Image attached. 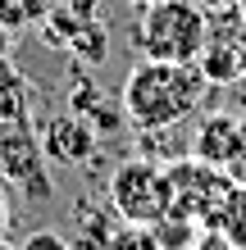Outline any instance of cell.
Instances as JSON below:
<instances>
[{
    "instance_id": "1",
    "label": "cell",
    "mask_w": 246,
    "mask_h": 250,
    "mask_svg": "<svg viewBox=\"0 0 246 250\" xmlns=\"http://www.w3.org/2000/svg\"><path fill=\"white\" fill-rule=\"evenodd\" d=\"M210 82L201 64H164V60H141L123 82V114L137 132H169L182 119H192L205 100Z\"/></svg>"
},
{
    "instance_id": "2",
    "label": "cell",
    "mask_w": 246,
    "mask_h": 250,
    "mask_svg": "<svg viewBox=\"0 0 246 250\" xmlns=\"http://www.w3.org/2000/svg\"><path fill=\"white\" fill-rule=\"evenodd\" d=\"M205 41H210V14L196 0H155L141 9V23H137L141 60L196 64Z\"/></svg>"
},
{
    "instance_id": "3",
    "label": "cell",
    "mask_w": 246,
    "mask_h": 250,
    "mask_svg": "<svg viewBox=\"0 0 246 250\" xmlns=\"http://www.w3.org/2000/svg\"><path fill=\"white\" fill-rule=\"evenodd\" d=\"M164 173H169V209L192 218L201 232H214V223H219V214H224V205H228L237 182L224 168H214V164H205L196 155L169 159Z\"/></svg>"
},
{
    "instance_id": "4",
    "label": "cell",
    "mask_w": 246,
    "mask_h": 250,
    "mask_svg": "<svg viewBox=\"0 0 246 250\" xmlns=\"http://www.w3.org/2000/svg\"><path fill=\"white\" fill-rule=\"evenodd\" d=\"M110 205L119 214V223L151 228L160 214H169V173H164V164L151 159V155L123 159L110 178Z\"/></svg>"
},
{
    "instance_id": "5",
    "label": "cell",
    "mask_w": 246,
    "mask_h": 250,
    "mask_svg": "<svg viewBox=\"0 0 246 250\" xmlns=\"http://www.w3.org/2000/svg\"><path fill=\"white\" fill-rule=\"evenodd\" d=\"M50 159L41 150V137H32L27 127L0 132V178L9 187H19L27 200H50L55 182H50Z\"/></svg>"
},
{
    "instance_id": "6",
    "label": "cell",
    "mask_w": 246,
    "mask_h": 250,
    "mask_svg": "<svg viewBox=\"0 0 246 250\" xmlns=\"http://www.w3.org/2000/svg\"><path fill=\"white\" fill-rule=\"evenodd\" d=\"M96 137L100 132L73 109L41 123V150H46L50 164H87V159L96 155Z\"/></svg>"
},
{
    "instance_id": "7",
    "label": "cell",
    "mask_w": 246,
    "mask_h": 250,
    "mask_svg": "<svg viewBox=\"0 0 246 250\" xmlns=\"http://www.w3.org/2000/svg\"><path fill=\"white\" fill-rule=\"evenodd\" d=\"M237 146H242V114H233V109H214V114H205V119L196 123L187 155H196V159H205V164H214V168L228 173V164H233V155H237Z\"/></svg>"
},
{
    "instance_id": "8",
    "label": "cell",
    "mask_w": 246,
    "mask_h": 250,
    "mask_svg": "<svg viewBox=\"0 0 246 250\" xmlns=\"http://www.w3.org/2000/svg\"><path fill=\"white\" fill-rule=\"evenodd\" d=\"M68 55H73L78 64H87V68L105 64V55H110V27L100 19H87L73 32V41H68Z\"/></svg>"
},
{
    "instance_id": "9",
    "label": "cell",
    "mask_w": 246,
    "mask_h": 250,
    "mask_svg": "<svg viewBox=\"0 0 246 250\" xmlns=\"http://www.w3.org/2000/svg\"><path fill=\"white\" fill-rule=\"evenodd\" d=\"M151 237L160 241V250H196V241H201V228L192 223V218H182V214H160L151 223Z\"/></svg>"
},
{
    "instance_id": "10",
    "label": "cell",
    "mask_w": 246,
    "mask_h": 250,
    "mask_svg": "<svg viewBox=\"0 0 246 250\" xmlns=\"http://www.w3.org/2000/svg\"><path fill=\"white\" fill-rule=\"evenodd\" d=\"M214 232H224L228 246L246 250V187H233V196H228V205H224V214H219V223H214Z\"/></svg>"
},
{
    "instance_id": "11",
    "label": "cell",
    "mask_w": 246,
    "mask_h": 250,
    "mask_svg": "<svg viewBox=\"0 0 246 250\" xmlns=\"http://www.w3.org/2000/svg\"><path fill=\"white\" fill-rule=\"evenodd\" d=\"M46 9H50V0H0V27L14 32V27H23V23H32V19L41 23Z\"/></svg>"
},
{
    "instance_id": "12",
    "label": "cell",
    "mask_w": 246,
    "mask_h": 250,
    "mask_svg": "<svg viewBox=\"0 0 246 250\" xmlns=\"http://www.w3.org/2000/svg\"><path fill=\"white\" fill-rule=\"evenodd\" d=\"M105 250H160V241H155L151 228H141V223H119L110 232Z\"/></svg>"
},
{
    "instance_id": "13",
    "label": "cell",
    "mask_w": 246,
    "mask_h": 250,
    "mask_svg": "<svg viewBox=\"0 0 246 250\" xmlns=\"http://www.w3.org/2000/svg\"><path fill=\"white\" fill-rule=\"evenodd\" d=\"M19 250H68V237H64V232H55V228H37V232H27V237H23Z\"/></svg>"
},
{
    "instance_id": "14",
    "label": "cell",
    "mask_w": 246,
    "mask_h": 250,
    "mask_svg": "<svg viewBox=\"0 0 246 250\" xmlns=\"http://www.w3.org/2000/svg\"><path fill=\"white\" fill-rule=\"evenodd\" d=\"M78 218H82V237H96V241H110V232H114V223L105 214H96L91 205H82L78 209Z\"/></svg>"
},
{
    "instance_id": "15",
    "label": "cell",
    "mask_w": 246,
    "mask_h": 250,
    "mask_svg": "<svg viewBox=\"0 0 246 250\" xmlns=\"http://www.w3.org/2000/svg\"><path fill=\"white\" fill-rule=\"evenodd\" d=\"M228 178H233L237 187H246V114H242V146H237L233 164H228Z\"/></svg>"
},
{
    "instance_id": "16",
    "label": "cell",
    "mask_w": 246,
    "mask_h": 250,
    "mask_svg": "<svg viewBox=\"0 0 246 250\" xmlns=\"http://www.w3.org/2000/svg\"><path fill=\"white\" fill-rule=\"evenodd\" d=\"M196 250H237V246H228V241H224V232H201Z\"/></svg>"
},
{
    "instance_id": "17",
    "label": "cell",
    "mask_w": 246,
    "mask_h": 250,
    "mask_svg": "<svg viewBox=\"0 0 246 250\" xmlns=\"http://www.w3.org/2000/svg\"><path fill=\"white\" fill-rule=\"evenodd\" d=\"M5 228H9V182L0 178V237H5Z\"/></svg>"
},
{
    "instance_id": "18",
    "label": "cell",
    "mask_w": 246,
    "mask_h": 250,
    "mask_svg": "<svg viewBox=\"0 0 246 250\" xmlns=\"http://www.w3.org/2000/svg\"><path fill=\"white\" fill-rule=\"evenodd\" d=\"M68 250H105V241H96V237H82V232H78V237L68 241Z\"/></svg>"
},
{
    "instance_id": "19",
    "label": "cell",
    "mask_w": 246,
    "mask_h": 250,
    "mask_svg": "<svg viewBox=\"0 0 246 250\" xmlns=\"http://www.w3.org/2000/svg\"><path fill=\"white\" fill-rule=\"evenodd\" d=\"M196 5H201V9L210 14V9H224V5H233V0H196Z\"/></svg>"
},
{
    "instance_id": "20",
    "label": "cell",
    "mask_w": 246,
    "mask_h": 250,
    "mask_svg": "<svg viewBox=\"0 0 246 250\" xmlns=\"http://www.w3.org/2000/svg\"><path fill=\"white\" fill-rule=\"evenodd\" d=\"M0 60H9V32L0 27Z\"/></svg>"
},
{
    "instance_id": "21",
    "label": "cell",
    "mask_w": 246,
    "mask_h": 250,
    "mask_svg": "<svg viewBox=\"0 0 246 250\" xmlns=\"http://www.w3.org/2000/svg\"><path fill=\"white\" fill-rule=\"evenodd\" d=\"M123 5H133V9H146V5H155V0H123Z\"/></svg>"
},
{
    "instance_id": "22",
    "label": "cell",
    "mask_w": 246,
    "mask_h": 250,
    "mask_svg": "<svg viewBox=\"0 0 246 250\" xmlns=\"http://www.w3.org/2000/svg\"><path fill=\"white\" fill-rule=\"evenodd\" d=\"M0 250H19V246H9V241H5V237H0Z\"/></svg>"
},
{
    "instance_id": "23",
    "label": "cell",
    "mask_w": 246,
    "mask_h": 250,
    "mask_svg": "<svg viewBox=\"0 0 246 250\" xmlns=\"http://www.w3.org/2000/svg\"><path fill=\"white\" fill-rule=\"evenodd\" d=\"M233 5H237V9H242V19H246V0H233Z\"/></svg>"
}]
</instances>
